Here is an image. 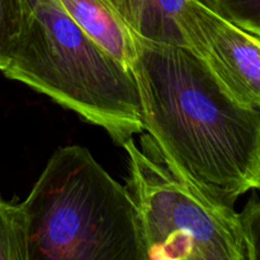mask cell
Masks as SVG:
<instances>
[{
    "label": "cell",
    "instance_id": "cell-1",
    "mask_svg": "<svg viewBox=\"0 0 260 260\" xmlns=\"http://www.w3.org/2000/svg\"><path fill=\"white\" fill-rule=\"evenodd\" d=\"M142 124L168 168L217 205L260 188V108L239 102L185 46L134 35Z\"/></svg>",
    "mask_w": 260,
    "mask_h": 260
},
{
    "label": "cell",
    "instance_id": "cell-2",
    "mask_svg": "<svg viewBox=\"0 0 260 260\" xmlns=\"http://www.w3.org/2000/svg\"><path fill=\"white\" fill-rule=\"evenodd\" d=\"M20 206L28 260H147L134 198L85 147L55 151Z\"/></svg>",
    "mask_w": 260,
    "mask_h": 260
},
{
    "label": "cell",
    "instance_id": "cell-3",
    "mask_svg": "<svg viewBox=\"0 0 260 260\" xmlns=\"http://www.w3.org/2000/svg\"><path fill=\"white\" fill-rule=\"evenodd\" d=\"M3 74L102 127L117 144L144 131L132 71L86 35L58 0H28L23 30Z\"/></svg>",
    "mask_w": 260,
    "mask_h": 260
},
{
    "label": "cell",
    "instance_id": "cell-4",
    "mask_svg": "<svg viewBox=\"0 0 260 260\" xmlns=\"http://www.w3.org/2000/svg\"><path fill=\"white\" fill-rule=\"evenodd\" d=\"M122 146L147 260H249L243 221L234 207L206 198L134 139Z\"/></svg>",
    "mask_w": 260,
    "mask_h": 260
},
{
    "label": "cell",
    "instance_id": "cell-5",
    "mask_svg": "<svg viewBox=\"0 0 260 260\" xmlns=\"http://www.w3.org/2000/svg\"><path fill=\"white\" fill-rule=\"evenodd\" d=\"M175 23L183 43L241 103L260 108V38L202 0H185Z\"/></svg>",
    "mask_w": 260,
    "mask_h": 260
},
{
    "label": "cell",
    "instance_id": "cell-6",
    "mask_svg": "<svg viewBox=\"0 0 260 260\" xmlns=\"http://www.w3.org/2000/svg\"><path fill=\"white\" fill-rule=\"evenodd\" d=\"M69 17L98 45L131 70L135 38L108 0H58Z\"/></svg>",
    "mask_w": 260,
    "mask_h": 260
},
{
    "label": "cell",
    "instance_id": "cell-7",
    "mask_svg": "<svg viewBox=\"0 0 260 260\" xmlns=\"http://www.w3.org/2000/svg\"><path fill=\"white\" fill-rule=\"evenodd\" d=\"M132 35L184 46L175 23L185 0H108Z\"/></svg>",
    "mask_w": 260,
    "mask_h": 260
},
{
    "label": "cell",
    "instance_id": "cell-8",
    "mask_svg": "<svg viewBox=\"0 0 260 260\" xmlns=\"http://www.w3.org/2000/svg\"><path fill=\"white\" fill-rule=\"evenodd\" d=\"M0 260H28L25 217L20 205L0 198Z\"/></svg>",
    "mask_w": 260,
    "mask_h": 260
},
{
    "label": "cell",
    "instance_id": "cell-9",
    "mask_svg": "<svg viewBox=\"0 0 260 260\" xmlns=\"http://www.w3.org/2000/svg\"><path fill=\"white\" fill-rule=\"evenodd\" d=\"M28 0H0V71L12 58L24 25Z\"/></svg>",
    "mask_w": 260,
    "mask_h": 260
},
{
    "label": "cell",
    "instance_id": "cell-10",
    "mask_svg": "<svg viewBox=\"0 0 260 260\" xmlns=\"http://www.w3.org/2000/svg\"><path fill=\"white\" fill-rule=\"evenodd\" d=\"M215 12L260 38V0H202Z\"/></svg>",
    "mask_w": 260,
    "mask_h": 260
},
{
    "label": "cell",
    "instance_id": "cell-11",
    "mask_svg": "<svg viewBox=\"0 0 260 260\" xmlns=\"http://www.w3.org/2000/svg\"><path fill=\"white\" fill-rule=\"evenodd\" d=\"M240 217L245 231L249 260H260V200L256 196L249 200Z\"/></svg>",
    "mask_w": 260,
    "mask_h": 260
}]
</instances>
